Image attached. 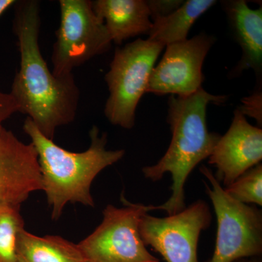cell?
I'll use <instances>...</instances> for the list:
<instances>
[{"mask_svg": "<svg viewBox=\"0 0 262 262\" xmlns=\"http://www.w3.org/2000/svg\"><path fill=\"white\" fill-rule=\"evenodd\" d=\"M245 117L256 120L258 125H262V93L261 89L255 91L251 96L243 98L241 105L237 108Z\"/></svg>", "mask_w": 262, "mask_h": 262, "instance_id": "obj_18", "label": "cell"}, {"mask_svg": "<svg viewBox=\"0 0 262 262\" xmlns=\"http://www.w3.org/2000/svg\"><path fill=\"white\" fill-rule=\"evenodd\" d=\"M216 38L201 32L167 46L163 58L150 74L146 93L188 97L202 89L203 66Z\"/></svg>", "mask_w": 262, "mask_h": 262, "instance_id": "obj_9", "label": "cell"}, {"mask_svg": "<svg viewBox=\"0 0 262 262\" xmlns=\"http://www.w3.org/2000/svg\"><path fill=\"white\" fill-rule=\"evenodd\" d=\"M200 170L210 184L204 182L217 220L214 252L208 262H235L261 255V211L229 196L205 165Z\"/></svg>", "mask_w": 262, "mask_h": 262, "instance_id": "obj_5", "label": "cell"}, {"mask_svg": "<svg viewBox=\"0 0 262 262\" xmlns=\"http://www.w3.org/2000/svg\"><path fill=\"white\" fill-rule=\"evenodd\" d=\"M24 133L28 135L38 155L42 190L52 209V220L61 217L67 203L94 207L91 184L98 174L125 156L124 149L108 150L107 134L96 125L89 132L91 144L82 152H72L46 137L27 117Z\"/></svg>", "mask_w": 262, "mask_h": 262, "instance_id": "obj_3", "label": "cell"}, {"mask_svg": "<svg viewBox=\"0 0 262 262\" xmlns=\"http://www.w3.org/2000/svg\"><path fill=\"white\" fill-rule=\"evenodd\" d=\"M15 0H0V16L12 5H14Z\"/></svg>", "mask_w": 262, "mask_h": 262, "instance_id": "obj_21", "label": "cell"}, {"mask_svg": "<svg viewBox=\"0 0 262 262\" xmlns=\"http://www.w3.org/2000/svg\"><path fill=\"white\" fill-rule=\"evenodd\" d=\"M13 31L20 66L9 94L19 113L27 115L41 133L53 140L57 128L75 120L80 91L73 74L58 77L48 68L39 47L40 4L21 0L14 4Z\"/></svg>", "mask_w": 262, "mask_h": 262, "instance_id": "obj_1", "label": "cell"}, {"mask_svg": "<svg viewBox=\"0 0 262 262\" xmlns=\"http://www.w3.org/2000/svg\"><path fill=\"white\" fill-rule=\"evenodd\" d=\"M23 229L20 210L0 211V262H17V236Z\"/></svg>", "mask_w": 262, "mask_h": 262, "instance_id": "obj_16", "label": "cell"}, {"mask_svg": "<svg viewBox=\"0 0 262 262\" xmlns=\"http://www.w3.org/2000/svg\"><path fill=\"white\" fill-rule=\"evenodd\" d=\"M237 262H261V261H258V260H251V261H237Z\"/></svg>", "mask_w": 262, "mask_h": 262, "instance_id": "obj_22", "label": "cell"}, {"mask_svg": "<svg viewBox=\"0 0 262 262\" xmlns=\"http://www.w3.org/2000/svg\"><path fill=\"white\" fill-rule=\"evenodd\" d=\"M124 206L108 205L101 225L77 244L86 262H159L149 253L139 234L146 206L122 196Z\"/></svg>", "mask_w": 262, "mask_h": 262, "instance_id": "obj_7", "label": "cell"}, {"mask_svg": "<svg viewBox=\"0 0 262 262\" xmlns=\"http://www.w3.org/2000/svg\"><path fill=\"white\" fill-rule=\"evenodd\" d=\"M261 160V128L250 124L236 108L230 127L208 158V163L216 168L215 177L228 187Z\"/></svg>", "mask_w": 262, "mask_h": 262, "instance_id": "obj_11", "label": "cell"}, {"mask_svg": "<svg viewBox=\"0 0 262 262\" xmlns=\"http://www.w3.org/2000/svg\"><path fill=\"white\" fill-rule=\"evenodd\" d=\"M229 196L244 204L262 206V165L258 164L225 187Z\"/></svg>", "mask_w": 262, "mask_h": 262, "instance_id": "obj_17", "label": "cell"}, {"mask_svg": "<svg viewBox=\"0 0 262 262\" xmlns=\"http://www.w3.org/2000/svg\"><path fill=\"white\" fill-rule=\"evenodd\" d=\"M212 215L204 201H198L177 214L164 218L147 213L141 216L139 234L167 262H198L200 235L211 225Z\"/></svg>", "mask_w": 262, "mask_h": 262, "instance_id": "obj_8", "label": "cell"}, {"mask_svg": "<svg viewBox=\"0 0 262 262\" xmlns=\"http://www.w3.org/2000/svg\"><path fill=\"white\" fill-rule=\"evenodd\" d=\"M229 27L242 51L238 63L231 72L232 77L246 70L262 72V8L252 9L245 0L222 1Z\"/></svg>", "mask_w": 262, "mask_h": 262, "instance_id": "obj_12", "label": "cell"}, {"mask_svg": "<svg viewBox=\"0 0 262 262\" xmlns=\"http://www.w3.org/2000/svg\"><path fill=\"white\" fill-rule=\"evenodd\" d=\"M216 3L215 0L184 1L171 14L152 22L148 38L165 47L186 40L196 20Z\"/></svg>", "mask_w": 262, "mask_h": 262, "instance_id": "obj_15", "label": "cell"}, {"mask_svg": "<svg viewBox=\"0 0 262 262\" xmlns=\"http://www.w3.org/2000/svg\"><path fill=\"white\" fill-rule=\"evenodd\" d=\"M227 99V96L210 94L203 88L188 97L170 95L167 122L171 130V141L163 158L155 165L144 167L142 173L152 182L170 173L171 194L160 206H146L148 212L162 210L170 215L187 208L184 186L188 177L198 164L209 158L221 137L208 130L207 108L209 104H223Z\"/></svg>", "mask_w": 262, "mask_h": 262, "instance_id": "obj_2", "label": "cell"}, {"mask_svg": "<svg viewBox=\"0 0 262 262\" xmlns=\"http://www.w3.org/2000/svg\"><path fill=\"white\" fill-rule=\"evenodd\" d=\"M39 190H42V175L35 148L0 123V211L20 210Z\"/></svg>", "mask_w": 262, "mask_h": 262, "instance_id": "obj_10", "label": "cell"}, {"mask_svg": "<svg viewBox=\"0 0 262 262\" xmlns=\"http://www.w3.org/2000/svg\"><path fill=\"white\" fill-rule=\"evenodd\" d=\"M92 8L113 44L120 46L130 38L147 35L152 27L146 0H95Z\"/></svg>", "mask_w": 262, "mask_h": 262, "instance_id": "obj_13", "label": "cell"}, {"mask_svg": "<svg viewBox=\"0 0 262 262\" xmlns=\"http://www.w3.org/2000/svg\"><path fill=\"white\" fill-rule=\"evenodd\" d=\"M165 48L149 38H139L115 49L104 77L110 93L104 115L112 125L127 130L134 127L138 105L146 93L150 74Z\"/></svg>", "mask_w": 262, "mask_h": 262, "instance_id": "obj_4", "label": "cell"}, {"mask_svg": "<svg viewBox=\"0 0 262 262\" xmlns=\"http://www.w3.org/2000/svg\"><path fill=\"white\" fill-rule=\"evenodd\" d=\"M59 27L53 46L51 62L53 75H72L73 70L113 46L103 22L98 18L91 0H60Z\"/></svg>", "mask_w": 262, "mask_h": 262, "instance_id": "obj_6", "label": "cell"}, {"mask_svg": "<svg viewBox=\"0 0 262 262\" xmlns=\"http://www.w3.org/2000/svg\"><path fill=\"white\" fill-rule=\"evenodd\" d=\"M184 2V0H146L151 21L171 14Z\"/></svg>", "mask_w": 262, "mask_h": 262, "instance_id": "obj_19", "label": "cell"}, {"mask_svg": "<svg viewBox=\"0 0 262 262\" xmlns=\"http://www.w3.org/2000/svg\"><path fill=\"white\" fill-rule=\"evenodd\" d=\"M17 113H19L18 106L11 95L0 91V123Z\"/></svg>", "mask_w": 262, "mask_h": 262, "instance_id": "obj_20", "label": "cell"}, {"mask_svg": "<svg viewBox=\"0 0 262 262\" xmlns=\"http://www.w3.org/2000/svg\"><path fill=\"white\" fill-rule=\"evenodd\" d=\"M17 262H86L77 244L60 236L34 235L23 229L17 236Z\"/></svg>", "mask_w": 262, "mask_h": 262, "instance_id": "obj_14", "label": "cell"}]
</instances>
